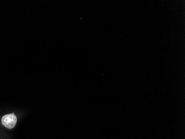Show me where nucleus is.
Returning <instances> with one entry per match:
<instances>
[{
  "instance_id": "1",
  "label": "nucleus",
  "mask_w": 185,
  "mask_h": 139,
  "mask_svg": "<svg viewBox=\"0 0 185 139\" xmlns=\"http://www.w3.org/2000/svg\"><path fill=\"white\" fill-rule=\"evenodd\" d=\"M17 122V117L14 113L6 114L1 119V123L5 127L12 129L15 127Z\"/></svg>"
}]
</instances>
